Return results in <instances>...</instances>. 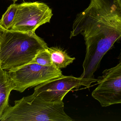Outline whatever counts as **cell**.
Returning <instances> with one entry per match:
<instances>
[{
  "label": "cell",
  "instance_id": "obj_1",
  "mask_svg": "<svg viewBox=\"0 0 121 121\" xmlns=\"http://www.w3.org/2000/svg\"><path fill=\"white\" fill-rule=\"evenodd\" d=\"M81 34L86 47L111 49L121 43V9L117 0H90L89 6L75 19L70 38Z\"/></svg>",
  "mask_w": 121,
  "mask_h": 121
},
{
  "label": "cell",
  "instance_id": "obj_2",
  "mask_svg": "<svg viewBox=\"0 0 121 121\" xmlns=\"http://www.w3.org/2000/svg\"><path fill=\"white\" fill-rule=\"evenodd\" d=\"M47 44L35 32L6 30L0 31V63L6 71L31 63Z\"/></svg>",
  "mask_w": 121,
  "mask_h": 121
},
{
  "label": "cell",
  "instance_id": "obj_3",
  "mask_svg": "<svg viewBox=\"0 0 121 121\" xmlns=\"http://www.w3.org/2000/svg\"><path fill=\"white\" fill-rule=\"evenodd\" d=\"M4 111L1 121H72L64 111L63 102L48 103L31 95L15 101Z\"/></svg>",
  "mask_w": 121,
  "mask_h": 121
},
{
  "label": "cell",
  "instance_id": "obj_4",
  "mask_svg": "<svg viewBox=\"0 0 121 121\" xmlns=\"http://www.w3.org/2000/svg\"><path fill=\"white\" fill-rule=\"evenodd\" d=\"M8 72L15 84L13 90L20 93L63 75L60 69L54 65L43 66L33 62Z\"/></svg>",
  "mask_w": 121,
  "mask_h": 121
},
{
  "label": "cell",
  "instance_id": "obj_5",
  "mask_svg": "<svg viewBox=\"0 0 121 121\" xmlns=\"http://www.w3.org/2000/svg\"><path fill=\"white\" fill-rule=\"evenodd\" d=\"M52 10L42 2H24L17 4L15 19L10 30L21 32H33L39 26L50 22Z\"/></svg>",
  "mask_w": 121,
  "mask_h": 121
},
{
  "label": "cell",
  "instance_id": "obj_6",
  "mask_svg": "<svg viewBox=\"0 0 121 121\" xmlns=\"http://www.w3.org/2000/svg\"><path fill=\"white\" fill-rule=\"evenodd\" d=\"M92 83L90 80L80 77L62 75L36 86L32 95L45 102L60 103L72 90L78 89L81 86L89 88Z\"/></svg>",
  "mask_w": 121,
  "mask_h": 121
},
{
  "label": "cell",
  "instance_id": "obj_7",
  "mask_svg": "<svg viewBox=\"0 0 121 121\" xmlns=\"http://www.w3.org/2000/svg\"><path fill=\"white\" fill-rule=\"evenodd\" d=\"M97 79L98 86L92 93V97L103 107L121 104V62L104 70Z\"/></svg>",
  "mask_w": 121,
  "mask_h": 121
},
{
  "label": "cell",
  "instance_id": "obj_8",
  "mask_svg": "<svg viewBox=\"0 0 121 121\" xmlns=\"http://www.w3.org/2000/svg\"><path fill=\"white\" fill-rule=\"evenodd\" d=\"M15 87L8 71L3 70L0 67V117L9 107L10 94Z\"/></svg>",
  "mask_w": 121,
  "mask_h": 121
},
{
  "label": "cell",
  "instance_id": "obj_9",
  "mask_svg": "<svg viewBox=\"0 0 121 121\" xmlns=\"http://www.w3.org/2000/svg\"><path fill=\"white\" fill-rule=\"evenodd\" d=\"M47 50L50 55L52 64L58 69L65 68L75 60L68 55L65 51L56 47H48Z\"/></svg>",
  "mask_w": 121,
  "mask_h": 121
},
{
  "label": "cell",
  "instance_id": "obj_10",
  "mask_svg": "<svg viewBox=\"0 0 121 121\" xmlns=\"http://www.w3.org/2000/svg\"><path fill=\"white\" fill-rule=\"evenodd\" d=\"M17 4H11L2 15L0 20V25L4 29L10 30L11 28L17 12Z\"/></svg>",
  "mask_w": 121,
  "mask_h": 121
},
{
  "label": "cell",
  "instance_id": "obj_11",
  "mask_svg": "<svg viewBox=\"0 0 121 121\" xmlns=\"http://www.w3.org/2000/svg\"><path fill=\"white\" fill-rule=\"evenodd\" d=\"M31 62L43 66L54 65L47 49L44 50L38 53Z\"/></svg>",
  "mask_w": 121,
  "mask_h": 121
},
{
  "label": "cell",
  "instance_id": "obj_12",
  "mask_svg": "<svg viewBox=\"0 0 121 121\" xmlns=\"http://www.w3.org/2000/svg\"><path fill=\"white\" fill-rule=\"evenodd\" d=\"M118 4L121 9V0H117Z\"/></svg>",
  "mask_w": 121,
  "mask_h": 121
},
{
  "label": "cell",
  "instance_id": "obj_13",
  "mask_svg": "<svg viewBox=\"0 0 121 121\" xmlns=\"http://www.w3.org/2000/svg\"><path fill=\"white\" fill-rule=\"evenodd\" d=\"M13 0V2H14V3H15L16 2V1H17L18 0Z\"/></svg>",
  "mask_w": 121,
  "mask_h": 121
},
{
  "label": "cell",
  "instance_id": "obj_14",
  "mask_svg": "<svg viewBox=\"0 0 121 121\" xmlns=\"http://www.w3.org/2000/svg\"><path fill=\"white\" fill-rule=\"evenodd\" d=\"M3 28V27H2V26L0 25V31L1 30V28Z\"/></svg>",
  "mask_w": 121,
  "mask_h": 121
},
{
  "label": "cell",
  "instance_id": "obj_15",
  "mask_svg": "<svg viewBox=\"0 0 121 121\" xmlns=\"http://www.w3.org/2000/svg\"><path fill=\"white\" fill-rule=\"evenodd\" d=\"M0 67H1L0 63Z\"/></svg>",
  "mask_w": 121,
  "mask_h": 121
}]
</instances>
